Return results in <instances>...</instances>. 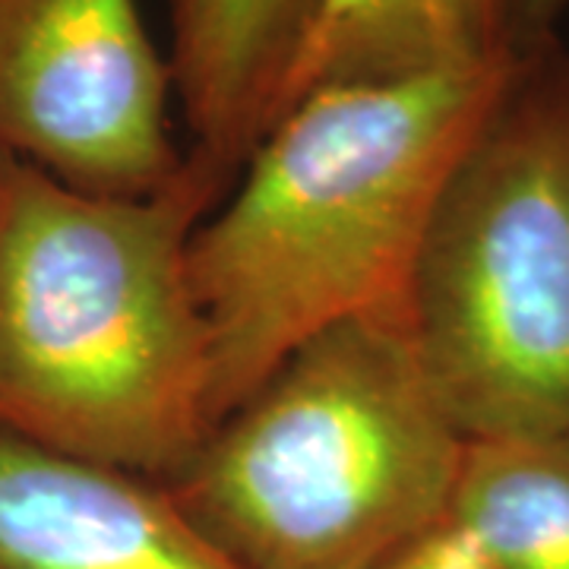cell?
I'll return each instance as SVG.
<instances>
[{
  "label": "cell",
  "mask_w": 569,
  "mask_h": 569,
  "mask_svg": "<svg viewBox=\"0 0 569 569\" xmlns=\"http://www.w3.org/2000/svg\"><path fill=\"white\" fill-rule=\"evenodd\" d=\"M512 67L323 86L272 121L187 253L212 425L313 336L406 313L437 197Z\"/></svg>",
  "instance_id": "6da1fadb"
},
{
  "label": "cell",
  "mask_w": 569,
  "mask_h": 569,
  "mask_svg": "<svg viewBox=\"0 0 569 569\" xmlns=\"http://www.w3.org/2000/svg\"><path fill=\"white\" fill-rule=\"evenodd\" d=\"M228 193L183 159L146 197L0 149V437L164 481L212 427L190 238Z\"/></svg>",
  "instance_id": "7a4b0ae2"
},
{
  "label": "cell",
  "mask_w": 569,
  "mask_h": 569,
  "mask_svg": "<svg viewBox=\"0 0 569 569\" xmlns=\"http://www.w3.org/2000/svg\"><path fill=\"white\" fill-rule=\"evenodd\" d=\"M466 443L380 313L295 348L159 485L238 569H373L447 519Z\"/></svg>",
  "instance_id": "3957f363"
},
{
  "label": "cell",
  "mask_w": 569,
  "mask_h": 569,
  "mask_svg": "<svg viewBox=\"0 0 569 569\" xmlns=\"http://www.w3.org/2000/svg\"><path fill=\"white\" fill-rule=\"evenodd\" d=\"M406 329L466 440L569 430V51L516 58L430 212Z\"/></svg>",
  "instance_id": "277c9868"
},
{
  "label": "cell",
  "mask_w": 569,
  "mask_h": 569,
  "mask_svg": "<svg viewBox=\"0 0 569 569\" xmlns=\"http://www.w3.org/2000/svg\"><path fill=\"white\" fill-rule=\"evenodd\" d=\"M171 67L137 0H0V149L92 193L181 174Z\"/></svg>",
  "instance_id": "5b68a950"
},
{
  "label": "cell",
  "mask_w": 569,
  "mask_h": 569,
  "mask_svg": "<svg viewBox=\"0 0 569 569\" xmlns=\"http://www.w3.org/2000/svg\"><path fill=\"white\" fill-rule=\"evenodd\" d=\"M0 569H238L159 481L0 437Z\"/></svg>",
  "instance_id": "8992f818"
},
{
  "label": "cell",
  "mask_w": 569,
  "mask_h": 569,
  "mask_svg": "<svg viewBox=\"0 0 569 569\" xmlns=\"http://www.w3.org/2000/svg\"><path fill=\"white\" fill-rule=\"evenodd\" d=\"M317 0H171V82L190 149L231 190L276 121Z\"/></svg>",
  "instance_id": "52a82bcc"
},
{
  "label": "cell",
  "mask_w": 569,
  "mask_h": 569,
  "mask_svg": "<svg viewBox=\"0 0 569 569\" xmlns=\"http://www.w3.org/2000/svg\"><path fill=\"white\" fill-rule=\"evenodd\" d=\"M509 54L503 0H317L276 118L323 86L415 80Z\"/></svg>",
  "instance_id": "ba28073f"
},
{
  "label": "cell",
  "mask_w": 569,
  "mask_h": 569,
  "mask_svg": "<svg viewBox=\"0 0 569 569\" xmlns=\"http://www.w3.org/2000/svg\"><path fill=\"white\" fill-rule=\"evenodd\" d=\"M447 519L497 569H569V430L468 440Z\"/></svg>",
  "instance_id": "9c48e42d"
},
{
  "label": "cell",
  "mask_w": 569,
  "mask_h": 569,
  "mask_svg": "<svg viewBox=\"0 0 569 569\" xmlns=\"http://www.w3.org/2000/svg\"><path fill=\"white\" fill-rule=\"evenodd\" d=\"M373 569H497L466 531L456 529L449 519L418 535Z\"/></svg>",
  "instance_id": "30bf717a"
},
{
  "label": "cell",
  "mask_w": 569,
  "mask_h": 569,
  "mask_svg": "<svg viewBox=\"0 0 569 569\" xmlns=\"http://www.w3.org/2000/svg\"><path fill=\"white\" fill-rule=\"evenodd\" d=\"M569 0H503L509 51L516 58L535 54L557 41V22L567 13Z\"/></svg>",
  "instance_id": "8fae6325"
}]
</instances>
